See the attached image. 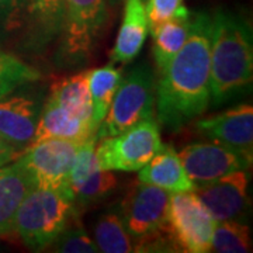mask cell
Returning a JSON list of instances; mask_svg holds the SVG:
<instances>
[{"instance_id":"1","label":"cell","mask_w":253,"mask_h":253,"mask_svg":"<svg viewBox=\"0 0 253 253\" xmlns=\"http://www.w3.org/2000/svg\"><path fill=\"white\" fill-rule=\"evenodd\" d=\"M211 14L197 13L191 18L184 45L170 59L156 83L155 106L158 124L169 131L203 116L211 104L210 84Z\"/></svg>"},{"instance_id":"2","label":"cell","mask_w":253,"mask_h":253,"mask_svg":"<svg viewBox=\"0 0 253 253\" xmlns=\"http://www.w3.org/2000/svg\"><path fill=\"white\" fill-rule=\"evenodd\" d=\"M252 30L228 10L211 14L210 84L211 103L221 106L251 87L253 79Z\"/></svg>"},{"instance_id":"3","label":"cell","mask_w":253,"mask_h":253,"mask_svg":"<svg viewBox=\"0 0 253 253\" xmlns=\"http://www.w3.org/2000/svg\"><path fill=\"white\" fill-rule=\"evenodd\" d=\"M76 217L73 200L54 190L34 187L18 207L13 234L31 251H46Z\"/></svg>"},{"instance_id":"4","label":"cell","mask_w":253,"mask_h":253,"mask_svg":"<svg viewBox=\"0 0 253 253\" xmlns=\"http://www.w3.org/2000/svg\"><path fill=\"white\" fill-rule=\"evenodd\" d=\"M155 93L154 72L145 63L138 65L120 83L109 111L97 128V139L121 134L142 120L154 118Z\"/></svg>"},{"instance_id":"5","label":"cell","mask_w":253,"mask_h":253,"mask_svg":"<svg viewBox=\"0 0 253 253\" xmlns=\"http://www.w3.org/2000/svg\"><path fill=\"white\" fill-rule=\"evenodd\" d=\"M96 158L100 168L118 172H138L162 146L159 124L146 118L117 135L100 139Z\"/></svg>"},{"instance_id":"6","label":"cell","mask_w":253,"mask_h":253,"mask_svg":"<svg viewBox=\"0 0 253 253\" xmlns=\"http://www.w3.org/2000/svg\"><path fill=\"white\" fill-rule=\"evenodd\" d=\"M83 141L49 138L30 145L18 161L24 165L36 187L58 191L68 199H73L69 176L73 159Z\"/></svg>"},{"instance_id":"7","label":"cell","mask_w":253,"mask_h":253,"mask_svg":"<svg viewBox=\"0 0 253 253\" xmlns=\"http://www.w3.org/2000/svg\"><path fill=\"white\" fill-rule=\"evenodd\" d=\"M106 20V0H63L59 34L63 58L73 63L87 59Z\"/></svg>"},{"instance_id":"8","label":"cell","mask_w":253,"mask_h":253,"mask_svg":"<svg viewBox=\"0 0 253 253\" xmlns=\"http://www.w3.org/2000/svg\"><path fill=\"white\" fill-rule=\"evenodd\" d=\"M214 226L215 219L196 191L172 193L168 231L179 251L189 253L210 252Z\"/></svg>"},{"instance_id":"9","label":"cell","mask_w":253,"mask_h":253,"mask_svg":"<svg viewBox=\"0 0 253 253\" xmlns=\"http://www.w3.org/2000/svg\"><path fill=\"white\" fill-rule=\"evenodd\" d=\"M170 197V191L142 181L128 191L120 204L118 214L132 239L142 241L149 236L169 232L168 214Z\"/></svg>"},{"instance_id":"10","label":"cell","mask_w":253,"mask_h":253,"mask_svg":"<svg viewBox=\"0 0 253 253\" xmlns=\"http://www.w3.org/2000/svg\"><path fill=\"white\" fill-rule=\"evenodd\" d=\"M180 161L194 186H203L239 169H251L252 161L215 142H193L180 151Z\"/></svg>"},{"instance_id":"11","label":"cell","mask_w":253,"mask_h":253,"mask_svg":"<svg viewBox=\"0 0 253 253\" xmlns=\"http://www.w3.org/2000/svg\"><path fill=\"white\" fill-rule=\"evenodd\" d=\"M249 172L239 169L203 186L194 191L207 207L210 214L218 221H245L249 208Z\"/></svg>"},{"instance_id":"12","label":"cell","mask_w":253,"mask_h":253,"mask_svg":"<svg viewBox=\"0 0 253 253\" xmlns=\"http://www.w3.org/2000/svg\"><path fill=\"white\" fill-rule=\"evenodd\" d=\"M194 126L208 141L231 148L252 161L253 107L251 104H241L217 116L197 120Z\"/></svg>"},{"instance_id":"13","label":"cell","mask_w":253,"mask_h":253,"mask_svg":"<svg viewBox=\"0 0 253 253\" xmlns=\"http://www.w3.org/2000/svg\"><path fill=\"white\" fill-rule=\"evenodd\" d=\"M41 114L40 101L31 96L17 94L0 99V136L23 152L33 142Z\"/></svg>"},{"instance_id":"14","label":"cell","mask_w":253,"mask_h":253,"mask_svg":"<svg viewBox=\"0 0 253 253\" xmlns=\"http://www.w3.org/2000/svg\"><path fill=\"white\" fill-rule=\"evenodd\" d=\"M34 187L36 183L18 158L0 168V236L13 234L18 207Z\"/></svg>"},{"instance_id":"15","label":"cell","mask_w":253,"mask_h":253,"mask_svg":"<svg viewBox=\"0 0 253 253\" xmlns=\"http://www.w3.org/2000/svg\"><path fill=\"white\" fill-rule=\"evenodd\" d=\"M138 172L139 181L154 184L170 193L194 191L196 189L172 145H162L154 158Z\"/></svg>"},{"instance_id":"16","label":"cell","mask_w":253,"mask_h":253,"mask_svg":"<svg viewBox=\"0 0 253 253\" xmlns=\"http://www.w3.org/2000/svg\"><path fill=\"white\" fill-rule=\"evenodd\" d=\"M148 31L149 26L144 0H126L123 23L110 54L111 62L126 65L134 61L144 46Z\"/></svg>"},{"instance_id":"17","label":"cell","mask_w":253,"mask_h":253,"mask_svg":"<svg viewBox=\"0 0 253 253\" xmlns=\"http://www.w3.org/2000/svg\"><path fill=\"white\" fill-rule=\"evenodd\" d=\"M96 132L97 128H94L90 123L73 116L69 111L46 100L41 110L31 145L49 138L84 141L89 136L96 135Z\"/></svg>"},{"instance_id":"18","label":"cell","mask_w":253,"mask_h":253,"mask_svg":"<svg viewBox=\"0 0 253 253\" xmlns=\"http://www.w3.org/2000/svg\"><path fill=\"white\" fill-rule=\"evenodd\" d=\"M63 0L28 1L27 46L40 49L61 34Z\"/></svg>"},{"instance_id":"19","label":"cell","mask_w":253,"mask_h":253,"mask_svg":"<svg viewBox=\"0 0 253 253\" xmlns=\"http://www.w3.org/2000/svg\"><path fill=\"white\" fill-rule=\"evenodd\" d=\"M48 100L97 128L93 124V109L87 86V71L54 83Z\"/></svg>"},{"instance_id":"20","label":"cell","mask_w":253,"mask_h":253,"mask_svg":"<svg viewBox=\"0 0 253 253\" xmlns=\"http://www.w3.org/2000/svg\"><path fill=\"white\" fill-rule=\"evenodd\" d=\"M190 27H191V16L189 13V14L170 18L162 24L151 28L154 38L152 52L159 72L183 48L190 34Z\"/></svg>"},{"instance_id":"21","label":"cell","mask_w":253,"mask_h":253,"mask_svg":"<svg viewBox=\"0 0 253 253\" xmlns=\"http://www.w3.org/2000/svg\"><path fill=\"white\" fill-rule=\"evenodd\" d=\"M121 81V71L116 69L113 65L87 71V86L93 109V124L97 128L106 117Z\"/></svg>"},{"instance_id":"22","label":"cell","mask_w":253,"mask_h":253,"mask_svg":"<svg viewBox=\"0 0 253 253\" xmlns=\"http://www.w3.org/2000/svg\"><path fill=\"white\" fill-rule=\"evenodd\" d=\"M94 242L99 248V252H135V244L126 232L118 211H109L100 215L94 224Z\"/></svg>"},{"instance_id":"23","label":"cell","mask_w":253,"mask_h":253,"mask_svg":"<svg viewBox=\"0 0 253 253\" xmlns=\"http://www.w3.org/2000/svg\"><path fill=\"white\" fill-rule=\"evenodd\" d=\"M211 251L218 253H246L252 251L251 228L245 221L228 219L215 222Z\"/></svg>"},{"instance_id":"24","label":"cell","mask_w":253,"mask_h":253,"mask_svg":"<svg viewBox=\"0 0 253 253\" xmlns=\"http://www.w3.org/2000/svg\"><path fill=\"white\" fill-rule=\"evenodd\" d=\"M40 78L41 73L36 68L0 49V99L11 94L21 86L37 82Z\"/></svg>"},{"instance_id":"25","label":"cell","mask_w":253,"mask_h":253,"mask_svg":"<svg viewBox=\"0 0 253 253\" xmlns=\"http://www.w3.org/2000/svg\"><path fill=\"white\" fill-rule=\"evenodd\" d=\"M117 186V177L113 170L103 168H96L93 172L82 181L81 184L73 189V199L76 206H90L106 199Z\"/></svg>"},{"instance_id":"26","label":"cell","mask_w":253,"mask_h":253,"mask_svg":"<svg viewBox=\"0 0 253 253\" xmlns=\"http://www.w3.org/2000/svg\"><path fill=\"white\" fill-rule=\"evenodd\" d=\"M46 251L58 253H96L99 252V248L83 226L72 225L71 222L55 238Z\"/></svg>"},{"instance_id":"27","label":"cell","mask_w":253,"mask_h":253,"mask_svg":"<svg viewBox=\"0 0 253 253\" xmlns=\"http://www.w3.org/2000/svg\"><path fill=\"white\" fill-rule=\"evenodd\" d=\"M149 28H154L177 16L189 14L183 0H148L145 4Z\"/></svg>"},{"instance_id":"28","label":"cell","mask_w":253,"mask_h":253,"mask_svg":"<svg viewBox=\"0 0 253 253\" xmlns=\"http://www.w3.org/2000/svg\"><path fill=\"white\" fill-rule=\"evenodd\" d=\"M23 4L24 0H0V27H11Z\"/></svg>"},{"instance_id":"29","label":"cell","mask_w":253,"mask_h":253,"mask_svg":"<svg viewBox=\"0 0 253 253\" xmlns=\"http://www.w3.org/2000/svg\"><path fill=\"white\" fill-rule=\"evenodd\" d=\"M21 154H23V152H20L16 148H13L11 145L7 144V142L0 136V168L9 165V163H11L13 161H16Z\"/></svg>"},{"instance_id":"30","label":"cell","mask_w":253,"mask_h":253,"mask_svg":"<svg viewBox=\"0 0 253 253\" xmlns=\"http://www.w3.org/2000/svg\"><path fill=\"white\" fill-rule=\"evenodd\" d=\"M118 1H120V0H110V3H114V4H116V3H118Z\"/></svg>"}]
</instances>
